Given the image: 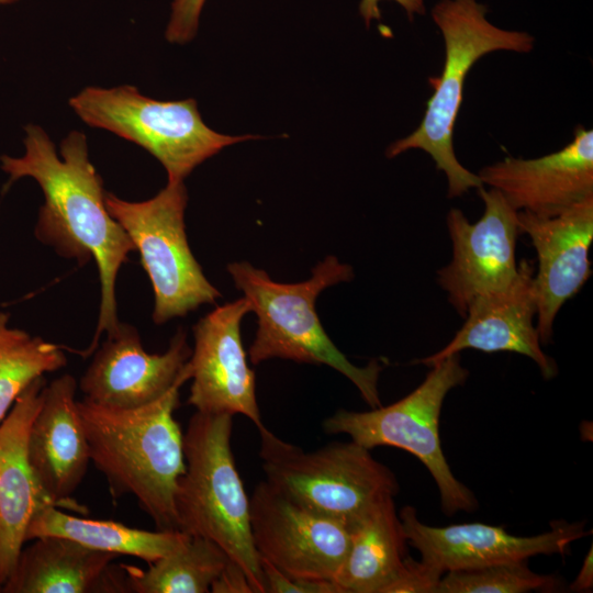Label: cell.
<instances>
[{
    "label": "cell",
    "instance_id": "cell-1",
    "mask_svg": "<svg viewBox=\"0 0 593 593\" xmlns=\"http://www.w3.org/2000/svg\"><path fill=\"white\" fill-rule=\"evenodd\" d=\"M21 157L0 156L9 183L32 178L41 187L44 204L40 208L35 236L67 259L85 265L93 259L100 280V307L96 334L81 353L91 355L101 335L118 328L115 281L122 265L135 246L124 228L111 216L104 202L102 178L89 159L82 132L71 131L60 142V155L43 127H24Z\"/></svg>",
    "mask_w": 593,
    "mask_h": 593
},
{
    "label": "cell",
    "instance_id": "cell-2",
    "mask_svg": "<svg viewBox=\"0 0 593 593\" xmlns=\"http://www.w3.org/2000/svg\"><path fill=\"white\" fill-rule=\"evenodd\" d=\"M181 387L132 409L78 401L90 460L104 474L112 495H133L161 530H179L175 496L186 460L183 433L174 412Z\"/></svg>",
    "mask_w": 593,
    "mask_h": 593
},
{
    "label": "cell",
    "instance_id": "cell-3",
    "mask_svg": "<svg viewBox=\"0 0 593 593\" xmlns=\"http://www.w3.org/2000/svg\"><path fill=\"white\" fill-rule=\"evenodd\" d=\"M227 271L257 315L258 327L248 350L251 363L280 358L326 365L350 380L371 409L381 406L378 381L382 366L377 360L365 367L351 363L327 336L315 311L322 291L354 278L349 265L327 256L310 279L298 283L276 282L247 261L231 262Z\"/></svg>",
    "mask_w": 593,
    "mask_h": 593
},
{
    "label": "cell",
    "instance_id": "cell-4",
    "mask_svg": "<svg viewBox=\"0 0 593 593\" xmlns=\"http://www.w3.org/2000/svg\"><path fill=\"white\" fill-rule=\"evenodd\" d=\"M486 13V5L478 0H440L433 7L430 15L445 44L443 69L438 77L428 79L434 92L419 125L385 152L388 158L410 149L427 153L446 176L448 198L483 187L479 176L460 164L452 142L470 69L493 52L528 53L534 48L535 38L528 32L501 29L488 20Z\"/></svg>",
    "mask_w": 593,
    "mask_h": 593
},
{
    "label": "cell",
    "instance_id": "cell-5",
    "mask_svg": "<svg viewBox=\"0 0 593 593\" xmlns=\"http://www.w3.org/2000/svg\"><path fill=\"white\" fill-rule=\"evenodd\" d=\"M233 415L195 412L183 434L186 471L175 496L178 528L216 544L265 593L250 529L249 499L231 449Z\"/></svg>",
    "mask_w": 593,
    "mask_h": 593
},
{
    "label": "cell",
    "instance_id": "cell-6",
    "mask_svg": "<svg viewBox=\"0 0 593 593\" xmlns=\"http://www.w3.org/2000/svg\"><path fill=\"white\" fill-rule=\"evenodd\" d=\"M258 432L266 480L316 514L351 528L379 501L399 491L394 473L353 440L304 451L265 425Z\"/></svg>",
    "mask_w": 593,
    "mask_h": 593
},
{
    "label": "cell",
    "instance_id": "cell-7",
    "mask_svg": "<svg viewBox=\"0 0 593 593\" xmlns=\"http://www.w3.org/2000/svg\"><path fill=\"white\" fill-rule=\"evenodd\" d=\"M69 105L86 124L147 150L166 169L168 182L183 181L224 147L260 138L215 132L203 122L194 99L159 101L130 85L86 87L69 99Z\"/></svg>",
    "mask_w": 593,
    "mask_h": 593
},
{
    "label": "cell",
    "instance_id": "cell-8",
    "mask_svg": "<svg viewBox=\"0 0 593 593\" xmlns=\"http://www.w3.org/2000/svg\"><path fill=\"white\" fill-rule=\"evenodd\" d=\"M430 368L424 381L398 402L367 412L339 410L323 422V429L327 434H346L369 450L391 446L411 452L433 475L445 514L472 512L477 500L452 474L439 438L444 400L450 390L466 382L469 372L460 362V354Z\"/></svg>",
    "mask_w": 593,
    "mask_h": 593
},
{
    "label": "cell",
    "instance_id": "cell-9",
    "mask_svg": "<svg viewBox=\"0 0 593 593\" xmlns=\"http://www.w3.org/2000/svg\"><path fill=\"white\" fill-rule=\"evenodd\" d=\"M111 216L139 253L154 292L153 321L164 324L221 298L194 258L186 234L188 193L183 181L167 182L155 197L125 201L105 192Z\"/></svg>",
    "mask_w": 593,
    "mask_h": 593
},
{
    "label": "cell",
    "instance_id": "cell-10",
    "mask_svg": "<svg viewBox=\"0 0 593 593\" xmlns=\"http://www.w3.org/2000/svg\"><path fill=\"white\" fill-rule=\"evenodd\" d=\"M249 507L260 559L293 579L334 582L349 550L348 525L299 505L267 480L256 485Z\"/></svg>",
    "mask_w": 593,
    "mask_h": 593
},
{
    "label": "cell",
    "instance_id": "cell-11",
    "mask_svg": "<svg viewBox=\"0 0 593 593\" xmlns=\"http://www.w3.org/2000/svg\"><path fill=\"white\" fill-rule=\"evenodd\" d=\"M478 192L484 210L475 223L461 210H449L446 223L452 258L437 271L438 284L462 317L473 299L507 288L518 270L517 211L493 188L481 187Z\"/></svg>",
    "mask_w": 593,
    "mask_h": 593
},
{
    "label": "cell",
    "instance_id": "cell-12",
    "mask_svg": "<svg viewBox=\"0 0 593 593\" xmlns=\"http://www.w3.org/2000/svg\"><path fill=\"white\" fill-rule=\"evenodd\" d=\"M191 353L183 329H178L165 353L149 354L143 348L137 329L120 322L94 353L79 388L85 399L93 403L138 407L191 378Z\"/></svg>",
    "mask_w": 593,
    "mask_h": 593
},
{
    "label": "cell",
    "instance_id": "cell-13",
    "mask_svg": "<svg viewBox=\"0 0 593 593\" xmlns=\"http://www.w3.org/2000/svg\"><path fill=\"white\" fill-rule=\"evenodd\" d=\"M251 312L247 299L215 307L193 326L188 404L208 414H242L264 426L256 400L255 372L247 365L240 323Z\"/></svg>",
    "mask_w": 593,
    "mask_h": 593
},
{
    "label": "cell",
    "instance_id": "cell-14",
    "mask_svg": "<svg viewBox=\"0 0 593 593\" xmlns=\"http://www.w3.org/2000/svg\"><path fill=\"white\" fill-rule=\"evenodd\" d=\"M399 516L407 542L421 552V560L443 574L526 561L537 555H563L571 542L589 534L582 524L562 522L549 532L528 537L482 523L435 527L419 522L412 506L403 507Z\"/></svg>",
    "mask_w": 593,
    "mask_h": 593
},
{
    "label": "cell",
    "instance_id": "cell-15",
    "mask_svg": "<svg viewBox=\"0 0 593 593\" xmlns=\"http://www.w3.org/2000/svg\"><path fill=\"white\" fill-rule=\"evenodd\" d=\"M521 234L536 250L534 273L536 327L542 344L551 340L553 323L562 305L591 276L589 251L593 239V197L553 216L517 211Z\"/></svg>",
    "mask_w": 593,
    "mask_h": 593
},
{
    "label": "cell",
    "instance_id": "cell-16",
    "mask_svg": "<svg viewBox=\"0 0 593 593\" xmlns=\"http://www.w3.org/2000/svg\"><path fill=\"white\" fill-rule=\"evenodd\" d=\"M516 211L553 216L593 197V131L579 125L563 148L530 159L507 156L477 174Z\"/></svg>",
    "mask_w": 593,
    "mask_h": 593
},
{
    "label": "cell",
    "instance_id": "cell-17",
    "mask_svg": "<svg viewBox=\"0 0 593 593\" xmlns=\"http://www.w3.org/2000/svg\"><path fill=\"white\" fill-rule=\"evenodd\" d=\"M534 273L533 264L522 259L517 275L507 288L473 299L467 309L463 325L452 339L440 350L414 363L430 367L465 349L510 351L530 358L544 378H553L557 374L556 362L542 350L534 323Z\"/></svg>",
    "mask_w": 593,
    "mask_h": 593
},
{
    "label": "cell",
    "instance_id": "cell-18",
    "mask_svg": "<svg viewBox=\"0 0 593 593\" xmlns=\"http://www.w3.org/2000/svg\"><path fill=\"white\" fill-rule=\"evenodd\" d=\"M76 390V379L68 373L45 385L43 402L31 425L27 451L34 474L53 503L86 513L72 500L91 461Z\"/></svg>",
    "mask_w": 593,
    "mask_h": 593
},
{
    "label": "cell",
    "instance_id": "cell-19",
    "mask_svg": "<svg viewBox=\"0 0 593 593\" xmlns=\"http://www.w3.org/2000/svg\"><path fill=\"white\" fill-rule=\"evenodd\" d=\"M45 385L44 376L34 380L0 423V580L3 584L15 568L33 516L46 506H56L41 488L27 451L31 425L43 402Z\"/></svg>",
    "mask_w": 593,
    "mask_h": 593
},
{
    "label": "cell",
    "instance_id": "cell-20",
    "mask_svg": "<svg viewBox=\"0 0 593 593\" xmlns=\"http://www.w3.org/2000/svg\"><path fill=\"white\" fill-rule=\"evenodd\" d=\"M22 548L5 583V593L127 592L123 564L113 553L74 540L47 536Z\"/></svg>",
    "mask_w": 593,
    "mask_h": 593
},
{
    "label": "cell",
    "instance_id": "cell-21",
    "mask_svg": "<svg viewBox=\"0 0 593 593\" xmlns=\"http://www.w3.org/2000/svg\"><path fill=\"white\" fill-rule=\"evenodd\" d=\"M393 497L379 501L350 528L349 550L334 579L340 593H384L410 557Z\"/></svg>",
    "mask_w": 593,
    "mask_h": 593
},
{
    "label": "cell",
    "instance_id": "cell-22",
    "mask_svg": "<svg viewBox=\"0 0 593 593\" xmlns=\"http://www.w3.org/2000/svg\"><path fill=\"white\" fill-rule=\"evenodd\" d=\"M60 510L46 506L38 511L27 526L26 541L47 536L63 537L118 557H136L149 564L177 548L188 536L180 530L150 532L113 521L82 518Z\"/></svg>",
    "mask_w": 593,
    "mask_h": 593
},
{
    "label": "cell",
    "instance_id": "cell-23",
    "mask_svg": "<svg viewBox=\"0 0 593 593\" xmlns=\"http://www.w3.org/2000/svg\"><path fill=\"white\" fill-rule=\"evenodd\" d=\"M228 561L227 555L213 541L188 535L146 570L123 566L128 592L206 593Z\"/></svg>",
    "mask_w": 593,
    "mask_h": 593
},
{
    "label": "cell",
    "instance_id": "cell-24",
    "mask_svg": "<svg viewBox=\"0 0 593 593\" xmlns=\"http://www.w3.org/2000/svg\"><path fill=\"white\" fill-rule=\"evenodd\" d=\"M66 365L58 345L10 327L9 314L0 312V423L27 385Z\"/></svg>",
    "mask_w": 593,
    "mask_h": 593
},
{
    "label": "cell",
    "instance_id": "cell-25",
    "mask_svg": "<svg viewBox=\"0 0 593 593\" xmlns=\"http://www.w3.org/2000/svg\"><path fill=\"white\" fill-rule=\"evenodd\" d=\"M551 575L533 572L526 561L454 570L443 574L436 593H523L555 589Z\"/></svg>",
    "mask_w": 593,
    "mask_h": 593
},
{
    "label": "cell",
    "instance_id": "cell-26",
    "mask_svg": "<svg viewBox=\"0 0 593 593\" xmlns=\"http://www.w3.org/2000/svg\"><path fill=\"white\" fill-rule=\"evenodd\" d=\"M206 0H172L165 37L172 44L192 41L199 29L200 15Z\"/></svg>",
    "mask_w": 593,
    "mask_h": 593
},
{
    "label": "cell",
    "instance_id": "cell-27",
    "mask_svg": "<svg viewBox=\"0 0 593 593\" xmlns=\"http://www.w3.org/2000/svg\"><path fill=\"white\" fill-rule=\"evenodd\" d=\"M443 573L411 557L384 593H436Z\"/></svg>",
    "mask_w": 593,
    "mask_h": 593
},
{
    "label": "cell",
    "instance_id": "cell-28",
    "mask_svg": "<svg viewBox=\"0 0 593 593\" xmlns=\"http://www.w3.org/2000/svg\"><path fill=\"white\" fill-rule=\"evenodd\" d=\"M266 592L270 593H340L334 582L304 581L290 578L260 559Z\"/></svg>",
    "mask_w": 593,
    "mask_h": 593
},
{
    "label": "cell",
    "instance_id": "cell-29",
    "mask_svg": "<svg viewBox=\"0 0 593 593\" xmlns=\"http://www.w3.org/2000/svg\"><path fill=\"white\" fill-rule=\"evenodd\" d=\"M213 593H254L245 571L235 562L228 561L211 586Z\"/></svg>",
    "mask_w": 593,
    "mask_h": 593
},
{
    "label": "cell",
    "instance_id": "cell-30",
    "mask_svg": "<svg viewBox=\"0 0 593 593\" xmlns=\"http://www.w3.org/2000/svg\"><path fill=\"white\" fill-rule=\"evenodd\" d=\"M382 0H360L359 2V14L363 19L367 26H370V23L373 20L379 21L381 19V11L379 3ZM401 5L405 13L407 14L411 21L414 20L415 15H424L426 13V7L424 0H392Z\"/></svg>",
    "mask_w": 593,
    "mask_h": 593
},
{
    "label": "cell",
    "instance_id": "cell-31",
    "mask_svg": "<svg viewBox=\"0 0 593 593\" xmlns=\"http://www.w3.org/2000/svg\"><path fill=\"white\" fill-rule=\"evenodd\" d=\"M593 586V560H592V547L585 556L580 572L575 580L570 585L572 591H588Z\"/></svg>",
    "mask_w": 593,
    "mask_h": 593
},
{
    "label": "cell",
    "instance_id": "cell-32",
    "mask_svg": "<svg viewBox=\"0 0 593 593\" xmlns=\"http://www.w3.org/2000/svg\"><path fill=\"white\" fill-rule=\"evenodd\" d=\"M21 0H0V5L15 3Z\"/></svg>",
    "mask_w": 593,
    "mask_h": 593
},
{
    "label": "cell",
    "instance_id": "cell-33",
    "mask_svg": "<svg viewBox=\"0 0 593 593\" xmlns=\"http://www.w3.org/2000/svg\"><path fill=\"white\" fill-rule=\"evenodd\" d=\"M2 591H3V583L0 580V592H2Z\"/></svg>",
    "mask_w": 593,
    "mask_h": 593
}]
</instances>
